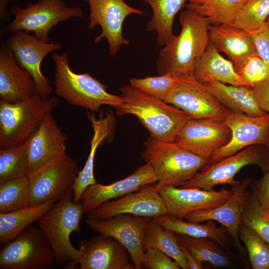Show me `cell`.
I'll use <instances>...</instances> for the list:
<instances>
[{
    "mask_svg": "<svg viewBox=\"0 0 269 269\" xmlns=\"http://www.w3.org/2000/svg\"><path fill=\"white\" fill-rule=\"evenodd\" d=\"M179 34L164 45L158 53L156 67L159 75L192 76L195 60L209 44L210 23L205 17L185 8L181 13Z\"/></svg>",
    "mask_w": 269,
    "mask_h": 269,
    "instance_id": "obj_1",
    "label": "cell"
},
{
    "mask_svg": "<svg viewBox=\"0 0 269 269\" xmlns=\"http://www.w3.org/2000/svg\"><path fill=\"white\" fill-rule=\"evenodd\" d=\"M124 103L116 108L118 115L135 116L158 140L174 142L184 125L191 118L184 111L129 85L121 87Z\"/></svg>",
    "mask_w": 269,
    "mask_h": 269,
    "instance_id": "obj_2",
    "label": "cell"
},
{
    "mask_svg": "<svg viewBox=\"0 0 269 269\" xmlns=\"http://www.w3.org/2000/svg\"><path fill=\"white\" fill-rule=\"evenodd\" d=\"M84 213L71 189L36 221L54 252L55 264L66 269H79L80 251L72 245L70 237L74 232L80 233Z\"/></svg>",
    "mask_w": 269,
    "mask_h": 269,
    "instance_id": "obj_3",
    "label": "cell"
},
{
    "mask_svg": "<svg viewBox=\"0 0 269 269\" xmlns=\"http://www.w3.org/2000/svg\"><path fill=\"white\" fill-rule=\"evenodd\" d=\"M52 57L55 67V93L70 105L98 112L103 105L116 109L124 103L121 96L109 93L105 84L89 73L73 71L66 52L55 53Z\"/></svg>",
    "mask_w": 269,
    "mask_h": 269,
    "instance_id": "obj_4",
    "label": "cell"
},
{
    "mask_svg": "<svg viewBox=\"0 0 269 269\" xmlns=\"http://www.w3.org/2000/svg\"><path fill=\"white\" fill-rule=\"evenodd\" d=\"M142 157L155 173L158 189L164 186H182L192 179L209 160L179 146L175 142L150 136L144 143Z\"/></svg>",
    "mask_w": 269,
    "mask_h": 269,
    "instance_id": "obj_5",
    "label": "cell"
},
{
    "mask_svg": "<svg viewBox=\"0 0 269 269\" xmlns=\"http://www.w3.org/2000/svg\"><path fill=\"white\" fill-rule=\"evenodd\" d=\"M58 103L56 97L39 94L15 103L0 100V149L24 143Z\"/></svg>",
    "mask_w": 269,
    "mask_h": 269,
    "instance_id": "obj_6",
    "label": "cell"
},
{
    "mask_svg": "<svg viewBox=\"0 0 269 269\" xmlns=\"http://www.w3.org/2000/svg\"><path fill=\"white\" fill-rule=\"evenodd\" d=\"M10 12L14 19L1 30V34L18 30L32 32L37 38L49 42V33L58 23L84 16L79 6H70L64 0H39L28 2L25 7L13 6Z\"/></svg>",
    "mask_w": 269,
    "mask_h": 269,
    "instance_id": "obj_7",
    "label": "cell"
},
{
    "mask_svg": "<svg viewBox=\"0 0 269 269\" xmlns=\"http://www.w3.org/2000/svg\"><path fill=\"white\" fill-rule=\"evenodd\" d=\"M55 254L43 232L32 224L0 250V269H53Z\"/></svg>",
    "mask_w": 269,
    "mask_h": 269,
    "instance_id": "obj_8",
    "label": "cell"
},
{
    "mask_svg": "<svg viewBox=\"0 0 269 269\" xmlns=\"http://www.w3.org/2000/svg\"><path fill=\"white\" fill-rule=\"evenodd\" d=\"M256 145L247 147L235 154L204 166L190 180L181 186L211 190L218 185L232 186L239 183L235 176L245 166L255 164L264 173L269 170V153Z\"/></svg>",
    "mask_w": 269,
    "mask_h": 269,
    "instance_id": "obj_9",
    "label": "cell"
},
{
    "mask_svg": "<svg viewBox=\"0 0 269 269\" xmlns=\"http://www.w3.org/2000/svg\"><path fill=\"white\" fill-rule=\"evenodd\" d=\"M79 171L77 161L66 154L30 173L28 207L59 200L72 189Z\"/></svg>",
    "mask_w": 269,
    "mask_h": 269,
    "instance_id": "obj_10",
    "label": "cell"
},
{
    "mask_svg": "<svg viewBox=\"0 0 269 269\" xmlns=\"http://www.w3.org/2000/svg\"><path fill=\"white\" fill-rule=\"evenodd\" d=\"M164 101L184 111L193 119L224 121L231 112L192 76H178Z\"/></svg>",
    "mask_w": 269,
    "mask_h": 269,
    "instance_id": "obj_11",
    "label": "cell"
},
{
    "mask_svg": "<svg viewBox=\"0 0 269 269\" xmlns=\"http://www.w3.org/2000/svg\"><path fill=\"white\" fill-rule=\"evenodd\" d=\"M90 8L88 28L94 29L97 25L101 32L94 39L98 43L105 38L112 56H115L122 45H129L130 41L123 36V23L131 14L143 15V10L128 4L124 0H83Z\"/></svg>",
    "mask_w": 269,
    "mask_h": 269,
    "instance_id": "obj_12",
    "label": "cell"
},
{
    "mask_svg": "<svg viewBox=\"0 0 269 269\" xmlns=\"http://www.w3.org/2000/svg\"><path fill=\"white\" fill-rule=\"evenodd\" d=\"M5 44L18 64L32 77L38 94L42 97H49L53 89L41 71V63L49 53L60 50V44L45 41L27 32L18 30L9 33Z\"/></svg>",
    "mask_w": 269,
    "mask_h": 269,
    "instance_id": "obj_13",
    "label": "cell"
},
{
    "mask_svg": "<svg viewBox=\"0 0 269 269\" xmlns=\"http://www.w3.org/2000/svg\"><path fill=\"white\" fill-rule=\"evenodd\" d=\"M150 218L130 214L107 219L87 218L85 223L96 233L111 237L128 250L135 269L142 268L144 255L143 241Z\"/></svg>",
    "mask_w": 269,
    "mask_h": 269,
    "instance_id": "obj_14",
    "label": "cell"
},
{
    "mask_svg": "<svg viewBox=\"0 0 269 269\" xmlns=\"http://www.w3.org/2000/svg\"><path fill=\"white\" fill-rule=\"evenodd\" d=\"M231 137V130L223 120L191 118L179 131L174 142L209 161Z\"/></svg>",
    "mask_w": 269,
    "mask_h": 269,
    "instance_id": "obj_15",
    "label": "cell"
},
{
    "mask_svg": "<svg viewBox=\"0 0 269 269\" xmlns=\"http://www.w3.org/2000/svg\"><path fill=\"white\" fill-rule=\"evenodd\" d=\"M231 132L230 140L218 149L208 164L236 153L254 145H262L269 149V114L252 117L232 111L224 120Z\"/></svg>",
    "mask_w": 269,
    "mask_h": 269,
    "instance_id": "obj_16",
    "label": "cell"
},
{
    "mask_svg": "<svg viewBox=\"0 0 269 269\" xmlns=\"http://www.w3.org/2000/svg\"><path fill=\"white\" fill-rule=\"evenodd\" d=\"M252 183L250 178L243 179L232 186L231 195L225 202L215 207L191 212L184 219L198 223L209 220L218 222L226 229L235 248L242 255H246L239 237V229L245 202L250 191L248 187Z\"/></svg>",
    "mask_w": 269,
    "mask_h": 269,
    "instance_id": "obj_17",
    "label": "cell"
},
{
    "mask_svg": "<svg viewBox=\"0 0 269 269\" xmlns=\"http://www.w3.org/2000/svg\"><path fill=\"white\" fill-rule=\"evenodd\" d=\"M123 214L154 218L166 214V209L155 184H147L107 201L87 214L88 218L107 219Z\"/></svg>",
    "mask_w": 269,
    "mask_h": 269,
    "instance_id": "obj_18",
    "label": "cell"
},
{
    "mask_svg": "<svg viewBox=\"0 0 269 269\" xmlns=\"http://www.w3.org/2000/svg\"><path fill=\"white\" fill-rule=\"evenodd\" d=\"M158 190L164 203L166 214L181 219L191 212L220 205L228 199L232 193L231 190L225 188L216 191L170 186H162Z\"/></svg>",
    "mask_w": 269,
    "mask_h": 269,
    "instance_id": "obj_19",
    "label": "cell"
},
{
    "mask_svg": "<svg viewBox=\"0 0 269 269\" xmlns=\"http://www.w3.org/2000/svg\"><path fill=\"white\" fill-rule=\"evenodd\" d=\"M67 139V135L59 127L51 112L47 114L37 129L25 141L29 174L66 154Z\"/></svg>",
    "mask_w": 269,
    "mask_h": 269,
    "instance_id": "obj_20",
    "label": "cell"
},
{
    "mask_svg": "<svg viewBox=\"0 0 269 269\" xmlns=\"http://www.w3.org/2000/svg\"><path fill=\"white\" fill-rule=\"evenodd\" d=\"M80 269H134L127 249L115 239L99 234L81 240Z\"/></svg>",
    "mask_w": 269,
    "mask_h": 269,
    "instance_id": "obj_21",
    "label": "cell"
},
{
    "mask_svg": "<svg viewBox=\"0 0 269 269\" xmlns=\"http://www.w3.org/2000/svg\"><path fill=\"white\" fill-rule=\"evenodd\" d=\"M157 181L151 166L148 163L138 167L129 176L109 185L98 183L84 190L80 202L84 213H88L105 202L136 191L142 186Z\"/></svg>",
    "mask_w": 269,
    "mask_h": 269,
    "instance_id": "obj_22",
    "label": "cell"
},
{
    "mask_svg": "<svg viewBox=\"0 0 269 269\" xmlns=\"http://www.w3.org/2000/svg\"><path fill=\"white\" fill-rule=\"evenodd\" d=\"M38 94L30 74L15 61L11 50L3 43L0 47V100L20 102Z\"/></svg>",
    "mask_w": 269,
    "mask_h": 269,
    "instance_id": "obj_23",
    "label": "cell"
},
{
    "mask_svg": "<svg viewBox=\"0 0 269 269\" xmlns=\"http://www.w3.org/2000/svg\"><path fill=\"white\" fill-rule=\"evenodd\" d=\"M210 42L232 60L237 72L246 60L257 53L251 35L233 25L210 24Z\"/></svg>",
    "mask_w": 269,
    "mask_h": 269,
    "instance_id": "obj_24",
    "label": "cell"
},
{
    "mask_svg": "<svg viewBox=\"0 0 269 269\" xmlns=\"http://www.w3.org/2000/svg\"><path fill=\"white\" fill-rule=\"evenodd\" d=\"M193 77L203 84L219 81L250 87L237 73L233 62L224 58L210 42L204 53L194 62Z\"/></svg>",
    "mask_w": 269,
    "mask_h": 269,
    "instance_id": "obj_25",
    "label": "cell"
},
{
    "mask_svg": "<svg viewBox=\"0 0 269 269\" xmlns=\"http://www.w3.org/2000/svg\"><path fill=\"white\" fill-rule=\"evenodd\" d=\"M176 234L179 245L187 249L199 261L208 263L216 268L242 267L244 259L242 256L225 250L215 240Z\"/></svg>",
    "mask_w": 269,
    "mask_h": 269,
    "instance_id": "obj_26",
    "label": "cell"
},
{
    "mask_svg": "<svg viewBox=\"0 0 269 269\" xmlns=\"http://www.w3.org/2000/svg\"><path fill=\"white\" fill-rule=\"evenodd\" d=\"M87 117L92 125L94 134L90 142V152L87 160L83 168L79 171L72 187L74 199L76 201L80 200L86 187L97 183L94 175L96 151L99 145L110 135L115 124L114 116L111 112L104 117L97 119L94 114L88 112Z\"/></svg>",
    "mask_w": 269,
    "mask_h": 269,
    "instance_id": "obj_27",
    "label": "cell"
},
{
    "mask_svg": "<svg viewBox=\"0 0 269 269\" xmlns=\"http://www.w3.org/2000/svg\"><path fill=\"white\" fill-rule=\"evenodd\" d=\"M204 85L222 104L233 113L252 117L267 114L259 106L251 87L228 85L219 81Z\"/></svg>",
    "mask_w": 269,
    "mask_h": 269,
    "instance_id": "obj_28",
    "label": "cell"
},
{
    "mask_svg": "<svg viewBox=\"0 0 269 269\" xmlns=\"http://www.w3.org/2000/svg\"><path fill=\"white\" fill-rule=\"evenodd\" d=\"M152 220L176 234L213 239L228 251H230L232 243L233 244V241L225 227L223 225L218 227L214 220H209L206 223L203 224L185 221L183 219L171 217L167 214L154 218Z\"/></svg>",
    "mask_w": 269,
    "mask_h": 269,
    "instance_id": "obj_29",
    "label": "cell"
},
{
    "mask_svg": "<svg viewBox=\"0 0 269 269\" xmlns=\"http://www.w3.org/2000/svg\"><path fill=\"white\" fill-rule=\"evenodd\" d=\"M148 4L152 11L146 30L156 32V42L163 46L175 35L173 32V23L175 15L189 0H141Z\"/></svg>",
    "mask_w": 269,
    "mask_h": 269,
    "instance_id": "obj_30",
    "label": "cell"
},
{
    "mask_svg": "<svg viewBox=\"0 0 269 269\" xmlns=\"http://www.w3.org/2000/svg\"><path fill=\"white\" fill-rule=\"evenodd\" d=\"M49 200L36 206L26 207L12 212L0 213V243L3 245L15 238L55 203Z\"/></svg>",
    "mask_w": 269,
    "mask_h": 269,
    "instance_id": "obj_31",
    "label": "cell"
},
{
    "mask_svg": "<svg viewBox=\"0 0 269 269\" xmlns=\"http://www.w3.org/2000/svg\"><path fill=\"white\" fill-rule=\"evenodd\" d=\"M248 0H189L185 5L206 17L211 24L233 25Z\"/></svg>",
    "mask_w": 269,
    "mask_h": 269,
    "instance_id": "obj_32",
    "label": "cell"
},
{
    "mask_svg": "<svg viewBox=\"0 0 269 269\" xmlns=\"http://www.w3.org/2000/svg\"><path fill=\"white\" fill-rule=\"evenodd\" d=\"M156 248L172 258L183 269H189L178 241L177 234L151 220L144 235L143 248Z\"/></svg>",
    "mask_w": 269,
    "mask_h": 269,
    "instance_id": "obj_33",
    "label": "cell"
},
{
    "mask_svg": "<svg viewBox=\"0 0 269 269\" xmlns=\"http://www.w3.org/2000/svg\"><path fill=\"white\" fill-rule=\"evenodd\" d=\"M29 162L25 142L0 149V184L8 180L28 176Z\"/></svg>",
    "mask_w": 269,
    "mask_h": 269,
    "instance_id": "obj_34",
    "label": "cell"
},
{
    "mask_svg": "<svg viewBox=\"0 0 269 269\" xmlns=\"http://www.w3.org/2000/svg\"><path fill=\"white\" fill-rule=\"evenodd\" d=\"M28 176L8 180L0 184V213L28 207Z\"/></svg>",
    "mask_w": 269,
    "mask_h": 269,
    "instance_id": "obj_35",
    "label": "cell"
},
{
    "mask_svg": "<svg viewBox=\"0 0 269 269\" xmlns=\"http://www.w3.org/2000/svg\"><path fill=\"white\" fill-rule=\"evenodd\" d=\"M241 224L253 230L269 244V213L261 207L252 190L245 202Z\"/></svg>",
    "mask_w": 269,
    "mask_h": 269,
    "instance_id": "obj_36",
    "label": "cell"
},
{
    "mask_svg": "<svg viewBox=\"0 0 269 269\" xmlns=\"http://www.w3.org/2000/svg\"><path fill=\"white\" fill-rule=\"evenodd\" d=\"M239 237L253 269H269V244L250 228L241 225Z\"/></svg>",
    "mask_w": 269,
    "mask_h": 269,
    "instance_id": "obj_37",
    "label": "cell"
},
{
    "mask_svg": "<svg viewBox=\"0 0 269 269\" xmlns=\"http://www.w3.org/2000/svg\"><path fill=\"white\" fill-rule=\"evenodd\" d=\"M269 17V0H248L237 14L233 25L250 34L260 27Z\"/></svg>",
    "mask_w": 269,
    "mask_h": 269,
    "instance_id": "obj_38",
    "label": "cell"
},
{
    "mask_svg": "<svg viewBox=\"0 0 269 269\" xmlns=\"http://www.w3.org/2000/svg\"><path fill=\"white\" fill-rule=\"evenodd\" d=\"M177 79V76L166 73L143 78H132L130 84L149 96L164 101Z\"/></svg>",
    "mask_w": 269,
    "mask_h": 269,
    "instance_id": "obj_39",
    "label": "cell"
},
{
    "mask_svg": "<svg viewBox=\"0 0 269 269\" xmlns=\"http://www.w3.org/2000/svg\"><path fill=\"white\" fill-rule=\"evenodd\" d=\"M237 73L252 88L269 80V65L257 52L246 60Z\"/></svg>",
    "mask_w": 269,
    "mask_h": 269,
    "instance_id": "obj_40",
    "label": "cell"
},
{
    "mask_svg": "<svg viewBox=\"0 0 269 269\" xmlns=\"http://www.w3.org/2000/svg\"><path fill=\"white\" fill-rule=\"evenodd\" d=\"M142 266L150 269H179L180 266L161 251L154 248L144 252Z\"/></svg>",
    "mask_w": 269,
    "mask_h": 269,
    "instance_id": "obj_41",
    "label": "cell"
},
{
    "mask_svg": "<svg viewBox=\"0 0 269 269\" xmlns=\"http://www.w3.org/2000/svg\"><path fill=\"white\" fill-rule=\"evenodd\" d=\"M250 34L257 53L269 65V17L260 27Z\"/></svg>",
    "mask_w": 269,
    "mask_h": 269,
    "instance_id": "obj_42",
    "label": "cell"
},
{
    "mask_svg": "<svg viewBox=\"0 0 269 269\" xmlns=\"http://www.w3.org/2000/svg\"><path fill=\"white\" fill-rule=\"evenodd\" d=\"M252 187L261 207L269 213V170L261 178L253 183Z\"/></svg>",
    "mask_w": 269,
    "mask_h": 269,
    "instance_id": "obj_43",
    "label": "cell"
},
{
    "mask_svg": "<svg viewBox=\"0 0 269 269\" xmlns=\"http://www.w3.org/2000/svg\"><path fill=\"white\" fill-rule=\"evenodd\" d=\"M260 108L269 114V80L252 87Z\"/></svg>",
    "mask_w": 269,
    "mask_h": 269,
    "instance_id": "obj_44",
    "label": "cell"
},
{
    "mask_svg": "<svg viewBox=\"0 0 269 269\" xmlns=\"http://www.w3.org/2000/svg\"><path fill=\"white\" fill-rule=\"evenodd\" d=\"M187 264L191 269H204L203 263L199 261L187 249L180 245Z\"/></svg>",
    "mask_w": 269,
    "mask_h": 269,
    "instance_id": "obj_45",
    "label": "cell"
},
{
    "mask_svg": "<svg viewBox=\"0 0 269 269\" xmlns=\"http://www.w3.org/2000/svg\"><path fill=\"white\" fill-rule=\"evenodd\" d=\"M11 0H0V26L9 18L11 13L7 9V5Z\"/></svg>",
    "mask_w": 269,
    "mask_h": 269,
    "instance_id": "obj_46",
    "label": "cell"
}]
</instances>
